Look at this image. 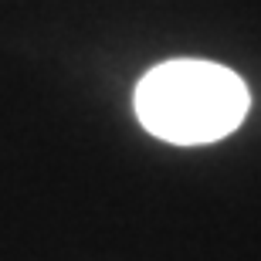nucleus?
Returning <instances> with one entry per match:
<instances>
[{"label": "nucleus", "mask_w": 261, "mask_h": 261, "mask_svg": "<svg viewBox=\"0 0 261 261\" xmlns=\"http://www.w3.org/2000/svg\"><path fill=\"white\" fill-rule=\"evenodd\" d=\"M136 116L146 133L173 146H207L244 122L251 95L238 71L203 58H173L136 85Z\"/></svg>", "instance_id": "f257e3e1"}]
</instances>
